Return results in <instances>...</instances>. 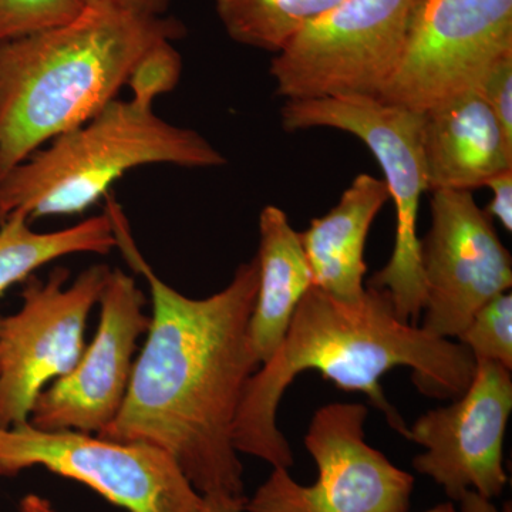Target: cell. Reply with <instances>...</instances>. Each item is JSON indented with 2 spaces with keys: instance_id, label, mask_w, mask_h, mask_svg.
<instances>
[{
  "instance_id": "6da1fadb",
  "label": "cell",
  "mask_w": 512,
  "mask_h": 512,
  "mask_svg": "<svg viewBox=\"0 0 512 512\" xmlns=\"http://www.w3.org/2000/svg\"><path fill=\"white\" fill-rule=\"evenodd\" d=\"M106 212L116 248L150 286L153 313L116 419L97 436L165 451L207 501L244 510V467L232 433L249 377L261 363L249 340L256 258L221 292L192 299L165 284L138 251L117 202Z\"/></svg>"
},
{
  "instance_id": "7a4b0ae2",
  "label": "cell",
  "mask_w": 512,
  "mask_h": 512,
  "mask_svg": "<svg viewBox=\"0 0 512 512\" xmlns=\"http://www.w3.org/2000/svg\"><path fill=\"white\" fill-rule=\"evenodd\" d=\"M394 367H410L421 393L454 400L473 379L476 359L460 342L400 319L383 289L367 286L359 301L345 302L312 286L284 342L249 377L232 433L235 450L272 468L293 466L292 448L278 427V409L289 384L305 370H316L346 392L366 394L407 439L409 427L380 384Z\"/></svg>"
},
{
  "instance_id": "3957f363",
  "label": "cell",
  "mask_w": 512,
  "mask_h": 512,
  "mask_svg": "<svg viewBox=\"0 0 512 512\" xmlns=\"http://www.w3.org/2000/svg\"><path fill=\"white\" fill-rule=\"evenodd\" d=\"M184 32L175 19L86 5L72 22L0 42V178L96 116L151 46Z\"/></svg>"
},
{
  "instance_id": "277c9868",
  "label": "cell",
  "mask_w": 512,
  "mask_h": 512,
  "mask_svg": "<svg viewBox=\"0 0 512 512\" xmlns=\"http://www.w3.org/2000/svg\"><path fill=\"white\" fill-rule=\"evenodd\" d=\"M227 163L207 138L133 101L114 99L0 178V222L82 214L128 171L151 164L215 168Z\"/></svg>"
},
{
  "instance_id": "5b68a950",
  "label": "cell",
  "mask_w": 512,
  "mask_h": 512,
  "mask_svg": "<svg viewBox=\"0 0 512 512\" xmlns=\"http://www.w3.org/2000/svg\"><path fill=\"white\" fill-rule=\"evenodd\" d=\"M281 121L288 131H345L376 157L396 208V237L389 262L369 286L389 293L397 316L416 325L426 301L417 220L421 197L429 192L421 153V111L380 99L291 100L282 107Z\"/></svg>"
},
{
  "instance_id": "8992f818",
  "label": "cell",
  "mask_w": 512,
  "mask_h": 512,
  "mask_svg": "<svg viewBox=\"0 0 512 512\" xmlns=\"http://www.w3.org/2000/svg\"><path fill=\"white\" fill-rule=\"evenodd\" d=\"M421 0H343L306 23L272 59L286 101L379 99L402 60Z\"/></svg>"
},
{
  "instance_id": "52a82bcc",
  "label": "cell",
  "mask_w": 512,
  "mask_h": 512,
  "mask_svg": "<svg viewBox=\"0 0 512 512\" xmlns=\"http://www.w3.org/2000/svg\"><path fill=\"white\" fill-rule=\"evenodd\" d=\"M32 467L79 481L128 512H211L173 458L148 444L30 423L0 429V477Z\"/></svg>"
},
{
  "instance_id": "ba28073f",
  "label": "cell",
  "mask_w": 512,
  "mask_h": 512,
  "mask_svg": "<svg viewBox=\"0 0 512 512\" xmlns=\"http://www.w3.org/2000/svg\"><path fill=\"white\" fill-rule=\"evenodd\" d=\"M367 407L332 403L313 414L305 446L318 467L312 485L275 467L244 512H407L414 477L366 443Z\"/></svg>"
},
{
  "instance_id": "9c48e42d",
  "label": "cell",
  "mask_w": 512,
  "mask_h": 512,
  "mask_svg": "<svg viewBox=\"0 0 512 512\" xmlns=\"http://www.w3.org/2000/svg\"><path fill=\"white\" fill-rule=\"evenodd\" d=\"M109 272L93 265L67 285L69 269L59 266L45 281L23 282L19 311L0 320V429L29 423L39 394L79 362Z\"/></svg>"
},
{
  "instance_id": "30bf717a",
  "label": "cell",
  "mask_w": 512,
  "mask_h": 512,
  "mask_svg": "<svg viewBox=\"0 0 512 512\" xmlns=\"http://www.w3.org/2000/svg\"><path fill=\"white\" fill-rule=\"evenodd\" d=\"M512 55V0H421L380 100L424 111L478 83Z\"/></svg>"
},
{
  "instance_id": "8fae6325",
  "label": "cell",
  "mask_w": 512,
  "mask_h": 512,
  "mask_svg": "<svg viewBox=\"0 0 512 512\" xmlns=\"http://www.w3.org/2000/svg\"><path fill=\"white\" fill-rule=\"evenodd\" d=\"M421 271L426 289L421 329L437 338H458L485 302L510 291V252L473 192H431Z\"/></svg>"
},
{
  "instance_id": "7c38bea8",
  "label": "cell",
  "mask_w": 512,
  "mask_h": 512,
  "mask_svg": "<svg viewBox=\"0 0 512 512\" xmlns=\"http://www.w3.org/2000/svg\"><path fill=\"white\" fill-rule=\"evenodd\" d=\"M511 412V370L476 359L464 393L409 427L407 440L424 447L414 457V470L433 478L451 500L458 501L467 491L493 500L503 494L508 481L504 440Z\"/></svg>"
},
{
  "instance_id": "4fadbf2b",
  "label": "cell",
  "mask_w": 512,
  "mask_h": 512,
  "mask_svg": "<svg viewBox=\"0 0 512 512\" xmlns=\"http://www.w3.org/2000/svg\"><path fill=\"white\" fill-rule=\"evenodd\" d=\"M136 279L110 269L100 296L96 336L76 366L37 397L29 423L45 431L100 434L119 414L134 369V353L150 316Z\"/></svg>"
},
{
  "instance_id": "5bb4252c",
  "label": "cell",
  "mask_w": 512,
  "mask_h": 512,
  "mask_svg": "<svg viewBox=\"0 0 512 512\" xmlns=\"http://www.w3.org/2000/svg\"><path fill=\"white\" fill-rule=\"evenodd\" d=\"M420 137L429 192H473L512 170V137L476 90L421 111Z\"/></svg>"
},
{
  "instance_id": "9a60e30c",
  "label": "cell",
  "mask_w": 512,
  "mask_h": 512,
  "mask_svg": "<svg viewBox=\"0 0 512 512\" xmlns=\"http://www.w3.org/2000/svg\"><path fill=\"white\" fill-rule=\"evenodd\" d=\"M389 200L384 180L357 175L336 207L299 232L313 286L339 301L356 302L365 295L367 235Z\"/></svg>"
},
{
  "instance_id": "2e32d148",
  "label": "cell",
  "mask_w": 512,
  "mask_h": 512,
  "mask_svg": "<svg viewBox=\"0 0 512 512\" xmlns=\"http://www.w3.org/2000/svg\"><path fill=\"white\" fill-rule=\"evenodd\" d=\"M255 258L259 278L249 318V340L262 365L284 342L296 308L313 286L299 232L292 228L285 211L275 205H266L259 215Z\"/></svg>"
},
{
  "instance_id": "e0dca14e",
  "label": "cell",
  "mask_w": 512,
  "mask_h": 512,
  "mask_svg": "<svg viewBox=\"0 0 512 512\" xmlns=\"http://www.w3.org/2000/svg\"><path fill=\"white\" fill-rule=\"evenodd\" d=\"M29 221L23 212H12L0 222V296L63 256L107 255L116 248L113 222L106 211L53 232L33 231Z\"/></svg>"
},
{
  "instance_id": "ac0fdd59",
  "label": "cell",
  "mask_w": 512,
  "mask_h": 512,
  "mask_svg": "<svg viewBox=\"0 0 512 512\" xmlns=\"http://www.w3.org/2000/svg\"><path fill=\"white\" fill-rule=\"evenodd\" d=\"M225 32L239 45L276 53L306 23L343 0H214Z\"/></svg>"
},
{
  "instance_id": "d6986e66",
  "label": "cell",
  "mask_w": 512,
  "mask_h": 512,
  "mask_svg": "<svg viewBox=\"0 0 512 512\" xmlns=\"http://www.w3.org/2000/svg\"><path fill=\"white\" fill-rule=\"evenodd\" d=\"M458 342L470 350L474 359L491 360L512 369V295L495 296L471 318Z\"/></svg>"
},
{
  "instance_id": "ffe728a7",
  "label": "cell",
  "mask_w": 512,
  "mask_h": 512,
  "mask_svg": "<svg viewBox=\"0 0 512 512\" xmlns=\"http://www.w3.org/2000/svg\"><path fill=\"white\" fill-rule=\"evenodd\" d=\"M183 59L171 40H161L144 53L128 74L131 101L153 109L157 97L173 92L180 83Z\"/></svg>"
},
{
  "instance_id": "44dd1931",
  "label": "cell",
  "mask_w": 512,
  "mask_h": 512,
  "mask_svg": "<svg viewBox=\"0 0 512 512\" xmlns=\"http://www.w3.org/2000/svg\"><path fill=\"white\" fill-rule=\"evenodd\" d=\"M83 0H0V42L72 22Z\"/></svg>"
},
{
  "instance_id": "7402d4cb",
  "label": "cell",
  "mask_w": 512,
  "mask_h": 512,
  "mask_svg": "<svg viewBox=\"0 0 512 512\" xmlns=\"http://www.w3.org/2000/svg\"><path fill=\"white\" fill-rule=\"evenodd\" d=\"M476 92L512 137V55L503 57L488 70Z\"/></svg>"
},
{
  "instance_id": "603a6c76",
  "label": "cell",
  "mask_w": 512,
  "mask_h": 512,
  "mask_svg": "<svg viewBox=\"0 0 512 512\" xmlns=\"http://www.w3.org/2000/svg\"><path fill=\"white\" fill-rule=\"evenodd\" d=\"M485 187L490 188L491 197L485 214L497 220L508 232L512 231V170L495 175Z\"/></svg>"
},
{
  "instance_id": "cb8c5ba5",
  "label": "cell",
  "mask_w": 512,
  "mask_h": 512,
  "mask_svg": "<svg viewBox=\"0 0 512 512\" xmlns=\"http://www.w3.org/2000/svg\"><path fill=\"white\" fill-rule=\"evenodd\" d=\"M84 5H109L144 16H164L173 0H83Z\"/></svg>"
},
{
  "instance_id": "d4e9b609",
  "label": "cell",
  "mask_w": 512,
  "mask_h": 512,
  "mask_svg": "<svg viewBox=\"0 0 512 512\" xmlns=\"http://www.w3.org/2000/svg\"><path fill=\"white\" fill-rule=\"evenodd\" d=\"M460 503V511L458 512H512L511 503L504 504L501 510L493 504L488 498L481 497L474 491H467L458 498Z\"/></svg>"
},
{
  "instance_id": "484cf974",
  "label": "cell",
  "mask_w": 512,
  "mask_h": 512,
  "mask_svg": "<svg viewBox=\"0 0 512 512\" xmlns=\"http://www.w3.org/2000/svg\"><path fill=\"white\" fill-rule=\"evenodd\" d=\"M19 512H56L49 500L37 494H29L20 501Z\"/></svg>"
},
{
  "instance_id": "4316f807",
  "label": "cell",
  "mask_w": 512,
  "mask_h": 512,
  "mask_svg": "<svg viewBox=\"0 0 512 512\" xmlns=\"http://www.w3.org/2000/svg\"><path fill=\"white\" fill-rule=\"evenodd\" d=\"M210 504L211 512H244L241 507H237V505H229V504H221V503H211Z\"/></svg>"
},
{
  "instance_id": "83f0119b",
  "label": "cell",
  "mask_w": 512,
  "mask_h": 512,
  "mask_svg": "<svg viewBox=\"0 0 512 512\" xmlns=\"http://www.w3.org/2000/svg\"><path fill=\"white\" fill-rule=\"evenodd\" d=\"M424 512H458L453 503H443Z\"/></svg>"
}]
</instances>
